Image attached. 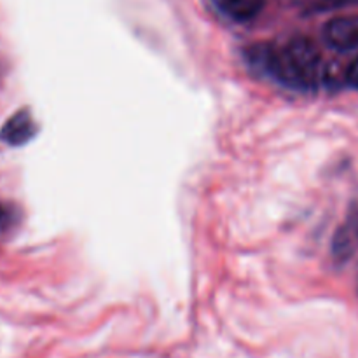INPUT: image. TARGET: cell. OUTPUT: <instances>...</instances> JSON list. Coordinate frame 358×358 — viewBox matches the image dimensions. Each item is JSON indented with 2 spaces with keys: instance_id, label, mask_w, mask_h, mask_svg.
<instances>
[{
  "instance_id": "obj_1",
  "label": "cell",
  "mask_w": 358,
  "mask_h": 358,
  "mask_svg": "<svg viewBox=\"0 0 358 358\" xmlns=\"http://www.w3.org/2000/svg\"><path fill=\"white\" fill-rule=\"evenodd\" d=\"M250 58L276 83L290 90H308L320 77V51L310 38L297 37L283 49L255 45L250 49Z\"/></svg>"
},
{
  "instance_id": "obj_2",
  "label": "cell",
  "mask_w": 358,
  "mask_h": 358,
  "mask_svg": "<svg viewBox=\"0 0 358 358\" xmlns=\"http://www.w3.org/2000/svg\"><path fill=\"white\" fill-rule=\"evenodd\" d=\"M324 38L336 51L358 48V16H339L324 27Z\"/></svg>"
},
{
  "instance_id": "obj_3",
  "label": "cell",
  "mask_w": 358,
  "mask_h": 358,
  "mask_svg": "<svg viewBox=\"0 0 358 358\" xmlns=\"http://www.w3.org/2000/svg\"><path fill=\"white\" fill-rule=\"evenodd\" d=\"M35 135V122L28 112H17L3 124L0 140L9 145H23Z\"/></svg>"
},
{
  "instance_id": "obj_4",
  "label": "cell",
  "mask_w": 358,
  "mask_h": 358,
  "mask_svg": "<svg viewBox=\"0 0 358 358\" xmlns=\"http://www.w3.org/2000/svg\"><path fill=\"white\" fill-rule=\"evenodd\" d=\"M224 13L234 21H250L264 7V0H220Z\"/></svg>"
},
{
  "instance_id": "obj_5",
  "label": "cell",
  "mask_w": 358,
  "mask_h": 358,
  "mask_svg": "<svg viewBox=\"0 0 358 358\" xmlns=\"http://www.w3.org/2000/svg\"><path fill=\"white\" fill-rule=\"evenodd\" d=\"M346 83L352 86L353 90H358V58L346 70Z\"/></svg>"
}]
</instances>
